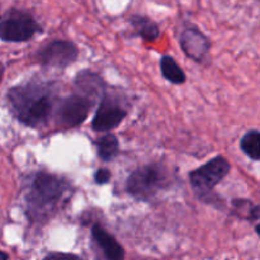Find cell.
<instances>
[{
    "instance_id": "6da1fadb",
    "label": "cell",
    "mask_w": 260,
    "mask_h": 260,
    "mask_svg": "<svg viewBox=\"0 0 260 260\" xmlns=\"http://www.w3.org/2000/svg\"><path fill=\"white\" fill-rule=\"evenodd\" d=\"M74 188L60 175L47 172H36L25 180V216L36 225H43L57 215L65 206Z\"/></svg>"
},
{
    "instance_id": "7a4b0ae2",
    "label": "cell",
    "mask_w": 260,
    "mask_h": 260,
    "mask_svg": "<svg viewBox=\"0 0 260 260\" xmlns=\"http://www.w3.org/2000/svg\"><path fill=\"white\" fill-rule=\"evenodd\" d=\"M7 101L13 117L29 128L43 127L55 111V90L50 84L30 80L12 86Z\"/></svg>"
},
{
    "instance_id": "3957f363",
    "label": "cell",
    "mask_w": 260,
    "mask_h": 260,
    "mask_svg": "<svg viewBox=\"0 0 260 260\" xmlns=\"http://www.w3.org/2000/svg\"><path fill=\"white\" fill-rule=\"evenodd\" d=\"M170 172L161 162H151L135 169L126 182V192L140 202L154 200L161 190L169 188Z\"/></svg>"
},
{
    "instance_id": "277c9868",
    "label": "cell",
    "mask_w": 260,
    "mask_h": 260,
    "mask_svg": "<svg viewBox=\"0 0 260 260\" xmlns=\"http://www.w3.org/2000/svg\"><path fill=\"white\" fill-rule=\"evenodd\" d=\"M42 32L40 23L27 10L10 8L0 15V40L3 42H27Z\"/></svg>"
},
{
    "instance_id": "5b68a950",
    "label": "cell",
    "mask_w": 260,
    "mask_h": 260,
    "mask_svg": "<svg viewBox=\"0 0 260 260\" xmlns=\"http://www.w3.org/2000/svg\"><path fill=\"white\" fill-rule=\"evenodd\" d=\"M231 170V164L225 156L217 155L206 164L189 173V183L198 200H211L213 189L225 179Z\"/></svg>"
},
{
    "instance_id": "8992f818",
    "label": "cell",
    "mask_w": 260,
    "mask_h": 260,
    "mask_svg": "<svg viewBox=\"0 0 260 260\" xmlns=\"http://www.w3.org/2000/svg\"><path fill=\"white\" fill-rule=\"evenodd\" d=\"M94 103H95V98L83 91L70 94L56 107L57 108L56 118H57L58 124L63 128L79 127L86 121Z\"/></svg>"
},
{
    "instance_id": "52a82bcc",
    "label": "cell",
    "mask_w": 260,
    "mask_h": 260,
    "mask_svg": "<svg viewBox=\"0 0 260 260\" xmlns=\"http://www.w3.org/2000/svg\"><path fill=\"white\" fill-rule=\"evenodd\" d=\"M79 57V48L69 40H55L43 45L36 52L35 58L41 66L51 69H63L73 65Z\"/></svg>"
},
{
    "instance_id": "ba28073f",
    "label": "cell",
    "mask_w": 260,
    "mask_h": 260,
    "mask_svg": "<svg viewBox=\"0 0 260 260\" xmlns=\"http://www.w3.org/2000/svg\"><path fill=\"white\" fill-rule=\"evenodd\" d=\"M127 114L128 111L118 98L104 91L91 121V128L95 132L112 131L121 126Z\"/></svg>"
},
{
    "instance_id": "9c48e42d",
    "label": "cell",
    "mask_w": 260,
    "mask_h": 260,
    "mask_svg": "<svg viewBox=\"0 0 260 260\" xmlns=\"http://www.w3.org/2000/svg\"><path fill=\"white\" fill-rule=\"evenodd\" d=\"M179 45L184 55L197 63H207L211 51V41L197 25L187 24L179 36Z\"/></svg>"
},
{
    "instance_id": "30bf717a",
    "label": "cell",
    "mask_w": 260,
    "mask_h": 260,
    "mask_svg": "<svg viewBox=\"0 0 260 260\" xmlns=\"http://www.w3.org/2000/svg\"><path fill=\"white\" fill-rule=\"evenodd\" d=\"M91 239L96 244L101 251L103 253V256L109 260H123L126 258L124 249L118 241L116 240L114 236L107 233L106 229L99 222H95L91 226Z\"/></svg>"
},
{
    "instance_id": "8fae6325",
    "label": "cell",
    "mask_w": 260,
    "mask_h": 260,
    "mask_svg": "<svg viewBox=\"0 0 260 260\" xmlns=\"http://www.w3.org/2000/svg\"><path fill=\"white\" fill-rule=\"evenodd\" d=\"M128 22L131 27L134 28L135 32H136V35H139L145 41L154 42V41L159 40L160 35H161L159 24L147 15L134 14L129 17Z\"/></svg>"
},
{
    "instance_id": "7c38bea8",
    "label": "cell",
    "mask_w": 260,
    "mask_h": 260,
    "mask_svg": "<svg viewBox=\"0 0 260 260\" xmlns=\"http://www.w3.org/2000/svg\"><path fill=\"white\" fill-rule=\"evenodd\" d=\"M75 85L79 89V91H83V93L88 94L93 98L106 91L103 79L98 74L90 70L80 71L75 78Z\"/></svg>"
},
{
    "instance_id": "4fadbf2b",
    "label": "cell",
    "mask_w": 260,
    "mask_h": 260,
    "mask_svg": "<svg viewBox=\"0 0 260 260\" xmlns=\"http://www.w3.org/2000/svg\"><path fill=\"white\" fill-rule=\"evenodd\" d=\"M160 71L162 78L174 85H182L187 81V75L183 69L170 55H164L160 58Z\"/></svg>"
},
{
    "instance_id": "5bb4252c",
    "label": "cell",
    "mask_w": 260,
    "mask_h": 260,
    "mask_svg": "<svg viewBox=\"0 0 260 260\" xmlns=\"http://www.w3.org/2000/svg\"><path fill=\"white\" fill-rule=\"evenodd\" d=\"M98 156L103 161H112L119 152V141L116 135L106 134L96 140Z\"/></svg>"
},
{
    "instance_id": "9a60e30c",
    "label": "cell",
    "mask_w": 260,
    "mask_h": 260,
    "mask_svg": "<svg viewBox=\"0 0 260 260\" xmlns=\"http://www.w3.org/2000/svg\"><path fill=\"white\" fill-rule=\"evenodd\" d=\"M240 150L253 161L260 160V132L250 129L240 139Z\"/></svg>"
},
{
    "instance_id": "2e32d148",
    "label": "cell",
    "mask_w": 260,
    "mask_h": 260,
    "mask_svg": "<svg viewBox=\"0 0 260 260\" xmlns=\"http://www.w3.org/2000/svg\"><path fill=\"white\" fill-rule=\"evenodd\" d=\"M233 207L238 212L239 217L245 218V220L250 221V222H255V225L259 222L260 208L258 205L253 203L250 200L235 198L233 201Z\"/></svg>"
},
{
    "instance_id": "e0dca14e",
    "label": "cell",
    "mask_w": 260,
    "mask_h": 260,
    "mask_svg": "<svg viewBox=\"0 0 260 260\" xmlns=\"http://www.w3.org/2000/svg\"><path fill=\"white\" fill-rule=\"evenodd\" d=\"M112 178L111 170L107 169V168H99L94 173V182L98 185H104L107 183H109Z\"/></svg>"
},
{
    "instance_id": "ac0fdd59",
    "label": "cell",
    "mask_w": 260,
    "mask_h": 260,
    "mask_svg": "<svg viewBox=\"0 0 260 260\" xmlns=\"http://www.w3.org/2000/svg\"><path fill=\"white\" fill-rule=\"evenodd\" d=\"M8 258H9V255H8V254H5V253H3V251H0V259L5 260V259H8Z\"/></svg>"
},
{
    "instance_id": "d6986e66",
    "label": "cell",
    "mask_w": 260,
    "mask_h": 260,
    "mask_svg": "<svg viewBox=\"0 0 260 260\" xmlns=\"http://www.w3.org/2000/svg\"><path fill=\"white\" fill-rule=\"evenodd\" d=\"M0 81H2V73H0Z\"/></svg>"
}]
</instances>
